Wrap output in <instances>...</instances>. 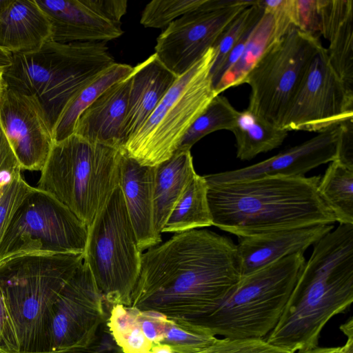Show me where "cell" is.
<instances>
[{"label": "cell", "mask_w": 353, "mask_h": 353, "mask_svg": "<svg viewBox=\"0 0 353 353\" xmlns=\"http://www.w3.org/2000/svg\"><path fill=\"white\" fill-rule=\"evenodd\" d=\"M321 177L271 176L206 182L212 225L240 238L334 225L335 216L318 191Z\"/></svg>", "instance_id": "2"}, {"label": "cell", "mask_w": 353, "mask_h": 353, "mask_svg": "<svg viewBox=\"0 0 353 353\" xmlns=\"http://www.w3.org/2000/svg\"><path fill=\"white\" fill-rule=\"evenodd\" d=\"M149 353H174V352L168 345L154 344Z\"/></svg>", "instance_id": "45"}, {"label": "cell", "mask_w": 353, "mask_h": 353, "mask_svg": "<svg viewBox=\"0 0 353 353\" xmlns=\"http://www.w3.org/2000/svg\"><path fill=\"white\" fill-rule=\"evenodd\" d=\"M3 72L4 68H0V103L8 88L7 83L3 77Z\"/></svg>", "instance_id": "47"}, {"label": "cell", "mask_w": 353, "mask_h": 353, "mask_svg": "<svg viewBox=\"0 0 353 353\" xmlns=\"http://www.w3.org/2000/svg\"><path fill=\"white\" fill-rule=\"evenodd\" d=\"M195 174L190 150H177L154 166V225L157 234L162 233L171 210Z\"/></svg>", "instance_id": "23"}, {"label": "cell", "mask_w": 353, "mask_h": 353, "mask_svg": "<svg viewBox=\"0 0 353 353\" xmlns=\"http://www.w3.org/2000/svg\"><path fill=\"white\" fill-rule=\"evenodd\" d=\"M129 78L128 107L123 129L124 145L149 118L178 77L154 53L133 67Z\"/></svg>", "instance_id": "21"}, {"label": "cell", "mask_w": 353, "mask_h": 353, "mask_svg": "<svg viewBox=\"0 0 353 353\" xmlns=\"http://www.w3.org/2000/svg\"><path fill=\"white\" fill-rule=\"evenodd\" d=\"M353 119V90L331 66L323 46L315 54L281 128L318 133Z\"/></svg>", "instance_id": "12"}, {"label": "cell", "mask_w": 353, "mask_h": 353, "mask_svg": "<svg viewBox=\"0 0 353 353\" xmlns=\"http://www.w3.org/2000/svg\"><path fill=\"white\" fill-rule=\"evenodd\" d=\"M137 320L148 339L154 344H161L164 339L169 319L160 312L137 309Z\"/></svg>", "instance_id": "38"}, {"label": "cell", "mask_w": 353, "mask_h": 353, "mask_svg": "<svg viewBox=\"0 0 353 353\" xmlns=\"http://www.w3.org/2000/svg\"><path fill=\"white\" fill-rule=\"evenodd\" d=\"M51 35V24L36 0H0L1 50L10 54L35 51Z\"/></svg>", "instance_id": "22"}, {"label": "cell", "mask_w": 353, "mask_h": 353, "mask_svg": "<svg viewBox=\"0 0 353 353\" xmlns=\"http://www.w3.org/2000/svg\"><path fill=\"white\" fill-rule=\"evenodd\" d=\"M353 13L337 21L322 35L329 41L330 63L345 85L353 90Z\"/></svg>", "instance_id": "30"}, {"label": "cell", "mask_w": 353, "mask_h": 353, "mask_svg": "<svg viewBox=\"0 0 353 353\" xmlns=\"http://www.w3.org/2000/svg\"><path fill=\"white\" fill-rule=\"evenodd\" d=\"M254 1L205 0L168 25L154 47L159 61L177 77L212 48L230 23Z\"/></svg>", "instance_id": "13"}, {"label": "cell", "mask_w": 353, "mask_h": 353, "mask_svg": "<svg viewBox=\"0 0 353 353\" xmlns=\"http://www.w3.org/2000/svg\"><path fill=\"white\" fill-rule=\"evenodd\" d=\"M141 252L118 185L88 227L83 254L105 302L131 305Z\"/></svg>", "instance_id": "9"}, {"label": "cell", "mask_w": 353, "mask_h": 353, "mask_svg": "<svg viewBox=\"0 0 353 353\" xmlns=\"http://www.w3.org/2000/svg\"><path fill=\"white\" fill-rule=\"evenodd\" d=\"M313 245L280 319L265 340L290 353L318 347L327 322L353 301V224H339Z\"/></svg>", "instance_id": "3"}, {"label": "cell", "mask_w": 353, "mask_h": 353, "mask_svg": "<svg viewBox=\"0 0 353 353\" xmlns=\"http://www.w3.org/2000/svg\"><path fill=\"white\" fill-rule=\"evenodd\" d=\"M83 262V254H43L0 264V288L14 325L19 352L50 351L53 305Z\"/></svg>", "instance_id": "5"}, {"label": "cell", "mask_w": 353, "mask_h": 353, "mask_svg": "<svg viewBox=\"0 0 353 353\" xmlns=\"http://www.w3.org/2000/svg\"><path fill=\"white\" fill-rule=\"evenodd\" d=\"M341 331L347 336L345 345L341 347V353H353V321L350 318L348 321L341 325Z\"/></svg>", "instance_id": "43"}, {"label": "cell", "mask_w": 353, "mask_h": 353, "mask_svg": "<svg viewBox=\"0 0 353 353\" xmlns=\"http://www.w3.org/2000/svg\"><path fill=\"white\" fill-rule=\"evenodd\" d=\"M137 308L113 305L107 319L108 330L123 353H149L153 346L137 320Z\"/></svg>", "instance_id": "31"}, {"label": "cell", "mask_w": 353, "mask_h": 353, "mask_svg": "<svg viewBox=\"0 0 353 353\" xmlns=\"http://www.w3.org/2000/svg\"><path fill=\"white\" fill-rule=\"evenodd\" d=\"M104 299L84 262L66 283L52 313L50 351L84 347L106 321Z\"/></svg>", "instance_id": "14"}, {"label": "cell", "mask_w": 353, "mask_h": 353, "mask_svg": "<svg viewBox=\"0 0 353 353\" xmlns=\"http://www.w3.org/2000/svg\"><path fill=\"white\" fill-rule=\"evenodd\" d=\"M231 131L235 137L236 157L242 161L279 148L288 133L248 109L239 111Z\"/></svg>", "instance_id": "24"}, {"label": "cell", "mask_w": 353, "mask_h": 353, "mask_svg": "<svg viewBox=\"0 0 353 353\" xmlns=\"http://www.w3.org/2000/svg\"><path fill=\"white\" fill-rule=\"evenodd\" d=\"M0 123L21 170L41 171L54 140L37 98L8 88L0 103Z\"/></svg>", "instance_id": "16"}, {"label": "cell", "mask_w": 353, "mask_h": 353, "mask_svg": "<svg viewBox=\"0 0 353 353\" xmlns=\"http://www.w3.org/2000/svg\"><path fill=\"white\" fill-rule=\"evenodd\" d=\"M199 353H290L268 343L263 339H218Z\"/></svg>", "instance_id": "36"}, {"label": "cell", "mask_w": 353, "mask_h": 353, "mask_svg": "<svg viewBox=\"0 0 353 353\" xmlns=\"http://www.w3.org/2000/svg\"><path fill=\"white\" fill-rule=\"evenodd\" d=\"M339 128L318 133L306 141L257 163L203 176L207 183H225L263 176H305L311 170L336 158Z\"/></svg>", "instance_id": "17"}, {"label": "cell", "mask_w": 353, "mask_h": 353, "mask_svg": "<svg viewBox=\"0 0 353 353\" xmlns=\"http://www.w3.org/2000/svg\"><path fill=\"white\" fill-rule=\"evenodd\" d=\"M339 132L334 160L353 168V119L339 125Z\"/></svg>", "instance_id": "42"}, {"label": "cell", "mask_w": 353, "mask_h": 353, "mask_svg": "<svg viewBox=\"0 0 353 353\" xmlns=\"http://www.w3.org/2000/svg\"><path fill=\"white\" fill-rule=\"evenodd\" d=\"M106 44L48 40L35 51L11 54L5 81L8 88L37 98L52 134L73 98L116 63Z\"/></svg>", "instance_id": "4"}, {"label": "cell", "mask_w": 353, "mask_h": 353, "mask_svg": "<svg viewBox=\"0 0 353 353\" xmlns=\"http://www.w3.org/2000/svg\"><path fill=\"white\" fill-rule=\"evenodd\" d=\"M11 63V56L0 49V68H5Z\"/></svg>", "instance_id": "46"}, {"label": "cell", "mask_w": 353, "mask_h": 353, "mask_svg": "<svg viewBox=\"0 0 353 353\" xmlns=\"http://www.w3.org/2000/svg\"><path fill=\"white\" fill-rule=\"evenodd\" d=\"M303 253L242 276L212 312L188 322L228 339H263L280 319L305 263Z\"/></svg>", "instance_id": "7"}, {"label": "cell", "mask_w": 353, "mask_h": 353, "mask_svg": "<svg viewBox=\"0 0 353 353\" xmlns=\"http://www.w3.org/2000/svg\"><path fill=\"white\" fill-rule=\"evenodd\" d=\"M0 351L19 352V342L14 325L6 299L0 288Z\"/></svg>", "instance_id": "40"}, {"label": "cell", "mask_w": 353, "mask_h": 353, "mask_svg": "<svg viewBox=\"0 0 353 353\" xmlns=\"http://www.w3.org/2000/svg\"><path fill=\"white\" fill-rule=\"evenodd\" d=\"M238 112L225 97L216 95L188 130L176 151L190 150L197 141L213 132L231 131Z\"/></svg>", "instance_id": "29"}, {"label": "cell", "mask_w": 353, "mask_h": 353, "mask_svg": "<svg viewBox=\"0 0 353 353\" xmlns=\"http://www.w3.org/2000/svg\"><path fill=\"white\" fill-rule=\"evenodd\" d=\"M205 0H154L143 8L140 23L146 28H166L183 14L200 7Z\"/></svg>", "instance_id": "34"}, {"label": "cell", "mask_w": 353, "mask_h": 353, "mask_svg": "<svg viewBox=\"0 0 353 353\" xmlns=\"http://www.w3.org/2000/svg\"><path fill=\"white\" fill-rule=\"evenodd\" d=\"M58 43L105 42L123 34L126 0H36Z\"/></svg>", "instance_id": "15"}, {"label": "cell", "mask_w": 353, "mask_h": 353, "mask_svg": "<svg viewBox=\"0 0 353 353\" xmlns=\"http://www.w3.org/2000/svg\"><path fill=\"white\" fill-rule=\"evenodd\" d=\"M333 228L334 225H314L238 238L236 250L241 276L285 256L304 253Z\"/></svg>", "instance_id": "18"}, {"label": "cell", "mask_w": 353, "mask_h": 353, "mask_svg": "<svg viewBox=\"0 0 353 353\" xmlns=\"http://www.w3.org/2000/svg\"><path fill=\"white\" fill-rule=\"evenodd\" d=\"M34 189L21 174L3 192L0 199V244L16 211Z\"/></svg>", "instance_id": "35"}, {"label": "cell", "mask_w": 353, "mask_h": 353, "mask_svg": "<svg viewBox=\"0 0 353 353\" xmlns=\"http://www.w3.org/2000/svg\"><path fill=\"white\" fill-rule=\"evenodd\" d=\"M129 75L108 88L81 113L74 134L92 143L122 150Z\"/></svg>", "instance_id": "20"}, {"label": "cell", "mask_w": 353, "mask_h": 353, "mask_svg": "<svg viewBox=\"0 0 353 353\" xmlns=\"http://www.w3.org/2000/svg\"><path fill=\"white\" fill-rule=\"evenodd\" d=\"M217 339L207 329L185 321L169 319L161 344L170 346L174 353H199L213 345Z\"/></svg>", "instance_id": "32"}, {"label": "cell", "mask_w": 353, "mask_h": 353, "mask_svg": "<svg viewBox=\"0 0 353 353\" xmlns=\"http://www.w3.org/2000/svg\"><path fill=\"white\" fill-rule=\"evenodd\" d=\"M318 191L339 224H353V168L336 160L321 177Z\"/></svg>", "instance_id": "28"}, {"label": "cell", "mask_w": 353, "mask_h": 353, "mask_svg": "<svg viewBox=\"0 0 353 353\" xmlns=\"http://www.w3.org/2000/svg\"><path fill=\"white\" fill-rule=\"evenodd\" d=\"M322 47L317 36L292 27L245 77L243 83L251 88L247 109L280 127L312 60Z\"/></svg>", "instance_id": "11"}, {"label": "cell", "mask_w": 353, "mask_h": 353, "mask_svg": "<svg viewBox=\"0 0 353 353\" xmlns=\"http://www.w3.org/2000/svg\"><path fill=\"white\" fill-rule=\"evenodd\" d=\"M214 51L209 48L179 77L154 112L123 145L130 157L142 165L156 166L176 151L183 136L216 95L210 70Z\"/></svg>", "instance_id": "8"}, {"label": "cell", "mask_w": 353, "mask_h": 353, "mask_svg": "<svg viewBox=\"0 0 353 353\" xmlns=\"http://www.w3.org/2000/svg\"><path fill=\"white\" fill-rule=\"evenodd\" d=\"M212 225L204 176L194 175L171 210L162 232H181Z\"/></svg>", "instance_id": "26"}, {"label": "cell", "mask_w": 353, "mask_h": 353, "mask_svg": "<svg viewBox=\"0 0 353 353\" xmlns=\"http://www.w3.org/2000/svg\"><path fill=\"white\" fill-rule=\"evenodd\" d=\"M298 353H341V347H314Z\"/></svg>", "instance_id": "44"}, {"label": "cell", "mask_w": 353, "mask_h": 353, "mask_svg": "<svg viewBox=\"0 0 353 353\" xmlns=\"http://www.w3.org/2000/svg\"><path fill=\"white\" fill-rule=\"evenodd\" d=\"M88 232V226L65 205L34 188L2 239L0 264L30 254H83Z\"/></svg>", "instance_id": "10"}, {"label": "cell", "mask_w": 353, "mask_h": 353, "mask_svg": "<svg viewBox=\"0 0 353 353\" xmlns=\"http://www.w3.org/2000/svg\"><path fill=\"white\" fill-rule=\"evenodd\" d=\"M133 67L115 63L85 86L67 105L52 130L54 142L74 134L75 124L81 113L110 86L128 77Z\"/></svg>", "instance_id": "27"}, {"label": "cell", "mask_w": 353, "mask_h": 353, "mask_svg": "<svg viewBox=\"0 0 353 353\" xmlns=\"http://www.w3.org/2000/svg\"><path fill=\"white\" fill-rule=\"evenodd\" d=\"M21 167L0 123V199L21 174Z\"/></svg>", "instance_id": "37"}, {"label": "cell", "mask_w": 353, "mask_h": 353, "mask_svg": "<svg viewBox=\"0 0 353 353\" xmlns=\"http://www.w3.org/2000/svg\"><path fill=\"white\" fill-rule=\"evenodd\" d=\"M295 27L317 36L319 32L318 0H295Z\"/></svg>", "instance_id": "39"}, {"label": "cell", "mask_w": 353, "mask_h": 353, "mask_svg": "<svg viewBox=\"0 0 353 353\" xmlns=\"http://www.w3.org/2000/svg\"><path fill=\"white\" fill-rule=\"evenodd\" d=\"M241 278L230 238L207 230L178 232L142 254L130 306L189 321L214 310Z\"/></svg>", "instance_id": "1"}, {"label": "cell", "mask_w": 353, "mask_h": 353, "mask_svg": "<svg viewBox=\"0 0 353 353\" xmlns=\"http://www.w3.org/2000/svg\"><path fill=\"white\" fill-rule=\"evenodd\" d=\"M122 150L72 134L54 142L37 188L71 210L88 228L119 185Z\"/></svg>", "instance_id": "6"}, {"label": "cell", "mask_w": 353, "mask_h": 353, "mask_svg": "<svg viewBox=\"0 0 353 353\" xmlns=\"http://www.w3.org/2000/svg\"><path fill=\"white\" fill-rule=\"evenodd\" d=\"M0 353H123L114 342L110 332L103 334L97 337L92 343L84 347H73L69 349L52 350L41 352H7L0 351Z\"/></svg>", "instance_id": "41"}, {"label": "cell", "mask_w": 353, "mask_h": 353, "mask_svg": "<svg viewBox=\"0 0 353 353\" xmlns=\"http://www.w3.org/2000/svg\"><path fill=\"white\" fill-rule=\"evenodd\" d=\"M281 38L273 14L263 9V13L253 27L239 60L214 87L216 95L231 87L243 84L248 72L265 51Z\"/></svg>", "instance_id": "25"}, {"label": "cell", "mask_w": 353, "mask_h": 353, "mask_svg": "<svg viewBox=\"0 0 353 353\" xmlns=\"http://www.w3.org/2000/svg\"><path fill=\"white\" fill-rule=\"evenodd\" d=\"M263 9L254 3L242 10L226 27L214 46L213 63L210 70L211 77L216 73L224 59L245 32L260 19Z\"/></svg>", "instance_id": "33"}, {"label": "cell", "mask_w": 353, "mask_h": 353, "mask_svg": "<svg viewBox=\"0 0 353 353\" xmlns=\"http://www.w3.org/2000/svg\"><path fill=\"white\" fill-rule=\"evenodd\" d=\"M154 166L142 165L122 150L119 186L141 252L161 241L154 225Z\"/></svg>", "instance_id": "19"}]
</instances>
